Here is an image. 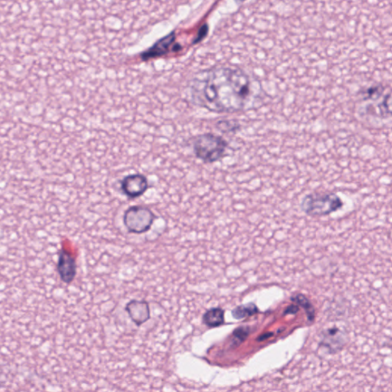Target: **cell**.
<instances>
[{
    "label": "cell",
    "instance_id": "1",
    "mask_svg": "<svg viewBox=\"0 0 392 392\" xmlns=\"http://www.w3.org/2000/svg\"><path fill=\"white\" fill-rule=\"evenodd\" d=\"M261 91L257 80L241 69L229 67L200 72L190 84L194 103L216 113H235L252 107Z\"/></svg>",
    "mask_w": 392,
    "mask_h": 392
},
{
    "label": "cell",
    "instance_id": "2",
    "mask_svg": "<svg viewBox=\"0 0 392 392\" xmlns=\"http://www.w3.org/2000/svg\"><path fill=\"white\" fill-rule=\"evenodd\" d=\"M192 145L196 157L205 164H213L225 154L228 142L222 137L205 133L195 137Z\"/></svg>",
    "mask_w": 392,
    "mask_h": 392
},
{
    "label": "cell",
    "instance_id": "3",
    "mask_svg": "<svg viewBox=\"0 0 392 392\" xmlns=\"http://www.w3.org/2000/svg\"><path fill=\"white\" fill-rule=\"evenodd\" d=\"M343 206L340 198L334 194H311L301 203L303 211L310 216H325L337 212Z\"/></svg>",
    "mask_w": 392,
    "mask_h": 392
},
{
    "label": "cell",
    "instance_id": "4",
    "mask_svg": "<svg viewBox=\"0 0 392 392\" xmlns=\"http://www.w3.org/2000/svg\"><path fill=\"white\" fill-rule=\"evenodd\" d=\"M157 218V215L149 207L136 205L125 210L123 223L129 233L142 235L150 230Z\"/></svg>",
    "mask_w": 392,
    "mask_h": 392
},
{
    "label": "cell",
    "instance_id": "5",
    "mask_svg": "<svg viewBox=\"0 0 392 392\" xmlns=\"http://www.w3.org/2000/svg\"><path fill=\"white\" fill-rule=\"evenodd\" d=\"M121 193L129 199H135L145 195L150 188L146 176L141 174H130L120 181Z\"/></svg>",
    "mask_w": 392,
    "mask_h": 392
},
{
    "label": "cell",
    "instance_id": "6",
    "mask_svg": "<svg viewBox=\"0 0 392 392\" xmlns=\"http://www.w3.org/2000/svg\"><path fill=\"white\" fill-rule=\"evenodd\" d=\"M176 33L174 31L164 37L161 38L157 42L149 47L146 51L140 54V58L143 61L159 58L169 54L170 52L180 51L181 46L175 44Z\"/></svg>",
    "mask_w": 392,
    "mask_h": 392
},
{
    "label": "cell",
    "instance_id": "7",
    "mask_svg": "<svg viewBox=\"0 0 392 392\" xmlns=\"http://www.w3.org/2000/svg\"><path fill=\"white\" fill-rule=\"evenodd\" d=\"M77 263L75 257L69 252L64 250H60L58 262H57V271L62 281L66 284H71L77 275Z\"/></svg>",
    "mask_w": 392,
    "mask_h": 392
},
{
    "label": "cell",
    "instance_id": "8",
    "mask_svg": "<svg viewBox=\"0 0 392 392\" xmlns=\"http://www.w3.org/2000/svg\"><path fill=\"white\" fill-rule=\"evenodd\" d=\"M125 310L138 327L150 319V305L146 301L132 300L127 303Z\"/></svg>",
    "mask_w": 392,
    "mask_h": 392
},
{
    "label": "cell",
    "instance_id": "9",
    "mask_svg": "<svg viewBox=\"0 0 392 392\" xmlns=\"http://www.w3.org/2000/svg\"><path fill=\"white\" fill-rule=\"evenodd\" d=\"M203 323L209 328L221 327L225 323V310L221 308H213L203 315Z\"/></svg>",
    "mask_w": 392,
    "mask_h": 392
},
{
    "label": "cell",
    "instance_id": "10",
    "mask_svg": "<svg viewBox=\"0 0 392 392\" xmlns=\"http://www.w3.org/2000/svg\"><path fill=\"white\" fill-rule=\"evenodd\" d=\"M258 312L257 306L253 303L240 305L235 308L233 311V317L235 320H242L247 317H251Z\"/></svg>",
    "mask_w": 392,
    "mask_h": 392
},
{
    "label": "cell",
    "instance_id": "11",
    "mask_svg": "<svg viewBox=\"0 0 392 392\" xmlns=\"http://www.w3.org/2000/svg\"><path fill=\"white\" fill-rule=\"evenodd\" d=\"M291 301L296 303H298L306 310V312H307L308 317L310 320H313L315 315L313 306L310 302V301L307 298H306L304 295L298 294L295 296H293Z\"/></svg>",
    "mask_w": 392,
    "mask_h": 392
},
{
    "label": "cell",
    "instance_id": "12",
    "mask_svg": "<svg viewBox=\"0 0 392 392\" xmlns=\"http://www.w3.org/2000/svg\"><path fill=\"white\" fill-rule=\"evenodd\" d=\"M217 126L220 130L225 133L233 132L239 128L237 123L230 121H219L218 122Z\"/></svg>",
    "mask_w": 392,
    "mask_h": 392
},
{
    "label": "cell",
    "instance_id": "13",
    "mask_svg": "<svg viewBox=\"0 0 392 392\" xmlns=\"http://www.w3.org/2000/svg\"><path fill=\"white\" fill-rule=\"evenodd\" d=\"M379 111L382 116L386 117L391 114V94L386 95L383 101L379 105Z\"/></svg>",
    "mask_w": 392,
    "mask_h": 392
},
{
    "label": "cell",
    "instance_id": "14",
    "mask_svg": "<svg viewBox=\"0 0 392 392\" xmlns=\"http://www.w3.org/2000/svg\"><path fill=\"white\" fill-rule=\"evenodd\" d=\"M383 87L381 85L372 86V87L368 89L364 93L366 95V99L374 100L378 99L382 92H383Z\"/></svg>",
    "mask_w": 392,
    "mask_h": 392
},
{
    "label": "cell",
    "instance_id": "15",
    "mask_svg": "<svg viewBox=\"0 0 392 392\" xmlns=\"http://www.w3.org/2000/svg\"><path fill=\"white\" fill-rule=\"evenodd\" d=\"M208 32V27L207 25H204L202 28H201V30L198 33V35L196 37V39L194 41V43L197 44L200 41H202L204 39V38L206 36Z\"/></svg>",
    "mask_w": 392,
    "mask_h": 392
},
{
    "label": "cell",
    "instance_id": "16",
    "mask_svg": "<svg viewBox=\"0 0 392 392\" xmlns=\"http://www.w3.org/2000/svg\"><path fill=\"white\" fill-rule=\"evenodd\" d=\"M248 333L247 327H239L234 332V336L239 340H244Z\"/></svg>",
    "mask_w": 392,
    "mask_h": 392
},
{
    "label": "cell",
    "instance_id": "17",
    "mask_svg": "<svg viewBox=\"0 0 392 392\" xmlns=\"http://www.w3.org/2000/svg\"><path fill=\"white\" fill-rule=\"evenodd\" d=\"M6 382V372L2 365L0 364V391H1L3 387L5 386Z\"/></svg>",
    "mask_w": 392,
    "mask_h": 392
},
{
    "label": "cell",
    "instance_id": "18",
    "mask_svg": "<svg viewBox=\"0 0 392 392\" xmlns=\"http://www.w3.org/2000/svg\"><path fill=\"white\" fill-rule=\"evenodd\" d=\"M299 311V308L298 306L291 305L289 308H286L285 314H294Z\"/></svg>",
    "mask_w": 392,
    "mask_h": 392
}]
</instances>
